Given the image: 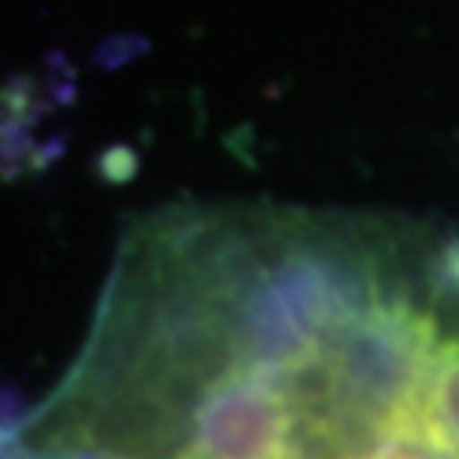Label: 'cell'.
<instances>
[{
    "mask_svg": "<svg viewBox=\"0 0 459 459\" xmlns=\"http://www.w3.org/2000/svg\"><path fill=\"white\" fill-rule=\"evenodd\" d=\"M20 459H459V230L180 199L126 226Z\"/></svg>",
    "mask_w": 459,
    "mask_h": 459,
    "instance_id": "cell-1",
    "label": "cell"
},
{
    "mask_svg": "<svg viewBox=\"0 0 459 459\" xmlns=\"http://www.w3.org/2000/svg\"><path fill=\"white\" fill-rule=\"evenodd\" d=\"M0 459H20V455H16V448H12L8 429H0Z\"/></svg>",
    "mask_w": 459,
    "mask_h": 459,
    "instance_id": "cell-2",
    "label": "cell"
}]
</instances>
